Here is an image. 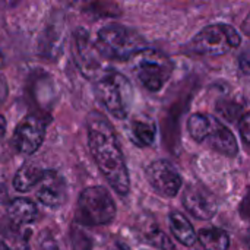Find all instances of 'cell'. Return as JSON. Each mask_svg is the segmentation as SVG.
Segmentation results:
<instances>
[{"instance_id": "6da1fadb", "label": "cell", "mask_w": 250, "mask_h": 250, "mask_svg": "<svg viewBox=\"0 0 250 250\" xmlns=\"http://www.w3.org/2000/svg\"><path fill=\"white\" fill-rule=\"evenodd\" d=\"M88 145L89 151L110 186L122 196L130 190L129 171L122 148L111 125L98 113L88 117Z\"/></svg>"}, {"instance_id": "7a4b0ae2", "label": "cell", "mask_w": 250, "mask_h": 250, "mask_svg": "<svg viewBox=\"0 0 250 250\" xmlns=\"http://www.w3.org/2000/svg\"><path fill=\"white\" fill-rule=\"evenodd\" d=\"M94 44L103 59L108 60H129L145 48V40L139 32L117 23L101 28Z\"/></svg>"}, {"instance_id": "3957f363", "label": "cell", "mask_w": 250, "mask_h": 250, "mask_svg": "<svg viewBox=\"0 0 250 250\" xmlns=\"http://www.w3.org/2000/svg\"><path fill=\"white\" fill-rule=\"evenodd\" d=\"M95 92L98 101L114 119L123 120L129 116L133 103V88L125 75L113 69L107 70L97 81Z\"/></svg>"}, {"instance_id": "277c9868", "label": "cell", "mask_w": 250, "mask_h": 250, "mask_svg": "<svg viewBox=\"0 0 250 250\" xmlns=\"http://www.w3.org/2000/svg\"><path fill=\"white\" fill-rule=\"evenodd\" d=\"M190 136L196 142H207L212 149L227 157H236L239 145L236 136L217 117L204 113H193L188 120Z\"/></svg>"}, {"instance_id": "5b68a950", "label": "cell", "mask_w": 250, "mask_h": 250, "mask_svg": "<svg viewBox=\"0 0 250 250\" xmlns=\"http://www.w3.org/2000/svg\"><path fill=\"white\" fill-rule=\"evenodd\" d=\"M129 60L139 82L151 92L160 91L173 73L171 59L155 48L145 47Z\"/></svg>"}, {"instance_id": "8992f818", "label": "cell", "mask_w": 250, "mask_h": 250, "mask_svg": "<svg viewBox=\"0 0 250 250\" xmlns=\"http://www.w3.org/2000/svg\"><path fill=\"white\" fill-rule=\"evenodd\" d=\"M116 212L110 192L101 186H92L79 195L75 220L82 226H105L116 218Z\"/></svg>"}, {"instance_id": "52a82bcc", "label": "cell", "mask_w": 250, "mask_h": 250, "mask_svg": "<svg viewBox=\"0 0 250 250\" xmlns=\"http://www.w3.org/2000/svg\"><path fill=\"white\" fill-rule=\"evenodd\" d=\"M242 38L236 28L227 23H214L205 26L190 41V50L196 54L217 57L239 47Z\"/></svg>"}, {"instance_id": "ba28073f", "label": "cell", "mask_w": 250, "mask_h": 250, "mask_svg": "<svg viewBox=\"0 0 250 250\" xmlns=\"http://www.w3.org/2000/svg\"><path fill=\"white\" fill-rule=\"evenodd\" d=\"M73 57L78 69L88 79L98 81L108 70H104V59L83 28H78L73 32Z\"/></svg>"}, {"instance_id": "9c48e42d", "label": "cell", "mask_w": 250, "mask_h": 250, "mask_svg": "<svg viewBox=\"0 0 250 250\" xmlns=\"http://www.w3.org/2000/svg\"><path fill=\"white\" fill-rule=\"evenodd\" d=\"M145 176L155 192L166 198H174L182 188V176L179 170L167 160L152 161L145 168Z\"/></svg>"}, {"instance_id": "30bf717a", "label": "cell", "mask_w": 250, "mask_h": 250, "mask_svg": "<svg viewBox=\"0 0 250 250\" xmlns=\"http://www.w3.org/2000/svg\"><path fill=\"white\" fill-rule=\"evenodd\" d=\"M45 136V122L37 116H26L15 129L13 146L23 155L34 154Z\"/></svg>"}, {"instance_id": "8fae6325", "label": "cell", "mask_w": 250, "mask_h": 250, "mask_svg": "<svg viewBox=\"0 0 250 250\" xmlns=\"http://www.w3.org/2000/svg\"><path fill=\"white\" fill-rule=\"evenodd\" d=\"M182 202L188 212L198 220H211L218 209L215 196L201 185H189L183 192Z\"/></svg>"}, {"instance_id": "7c38bea8", "label": "cell", "mask_w": 250, "mask_h": 250, "mask_svg": "<svg viewBox=\"0 0 250 250\" xmlns=\"http://www.w3.org/2000/svg\"><path fill=\"white\" fill-rule=\"evenodd\" d=\"M37 198L45 207H62L67 199V186L64 179L54 170H44L37 186Z\"/></svg>"}, {"instance_id": "4fadbf2b", "label": "cell", "mask_w": 250, "mask_h": 250, "mask_svg": "<svg viewBox=\"0 0 250 250\" xmlns=\"http://www.w3.org/2000/svg\"><path fill=\"white\" fill-rule=\"evenodd\" d=\"M37 215H38L37 207L29 199L18 198L7 205V217L15 227L31 224L32 221H35Z\"/></svg>"}, {"instance_id": "5bb4252c", "label": "cell", "mask_w": 250, "mask_h": 250, "mask_svg": "<svg viewBox=\"0 0 250 250\" xmlns=\"http://www.w3.org/2000/svg\"><path fill=\"white\" fill-rule=\"evenodd\" d=\"M130 135L139 146H149L155 141L157 125L148 116H138L130 123Z\"/></svg>"}, {"instance_id": "9a60e30c", "label": "cell", "mask_w": 250, "mask_h": 250, "mask_svg": "<svg viewBox=\"0 0 250 250\" xmlns=\"http://www.w3.org/2000/svg\"><path fill=\"white\" fill-rule=\"evenodd\" d=\"M42 174H44V168L35 166L34 163H25L15 174V179H13L15 190L25 193V192L37 188Z\"/></svg>"}, {"instance_id": "2e32d148", "label": "cell", "mask_w": 250, "mask_h": 250, "mask_svg": "<svg viewBox=\"0 0 250 250\" xmlns=\"http://www.w3.org/2000/svg\"><path fill=\"white\" fill-rule=\"evenodd\" d=\"M168 224L173 236L185 246L190 248L196 242V233L189 220L180 212H171L168 215Z\"/></svg>"}, {"instance_id": "e0dca14e", "label": "cell", "mask_w": 250, "mask_h": 250, "mask_svg": "<svg viewBox=\"0 0 250 250\" xmlns=\"http://www.w3.org/2000/svg\"><path fill=\"white\" fill-rule=\"evenodd\" d=\"M205 250H227L230 246V237L227 231L221 229H204L196 236Z\"/></svg>"}, {"instance_id": "ac0fdd59", "label": "cell", "mask_w": 250, "mask_h": 250, "mask_svg": "<svg viewBox=\"0 0 250 250\" xmlns=\"http://www.w3.org/2000/svg\"><path fill=\"white\" fill-rule=\"evenodd\" d=\"M1 242L7 250H31L26 236L21 233L18 227L6 230Z\"/></svg>"}, {"instance_id": "d6986e66", "label": "cell", "mask_w": 250, "mask_h": 250, "mask_svg": "<svg viewBox=\"0 0 250 250\" xmlns=\"http://www.w3.org/2000/svg\"><path fill=\"white\" fill-rule=\"evenodd\" d=\"M145 237L151 246L157 248L158 250H177L171 239L160 229H151L149 231H146Z\"/></svg>"}, {"instance_id": "ffe728a7", "label": "cell", "mask_w": 250, "mask_h": 250, "mask_svg": "<svg viewBox=\"0 0 250 250\" xmlns=\"http://www.w3.org/2000/svg\"><path fill=\"white\" fill-rule=\"evenodd\" d=\"M217 108H218V113H220L221 116H224L226 119H229V120H233L234 116L240 114V107H239L236 103L224 101V103H220V104L217 105Z\"/></svg>"}, {"instance_id": "44dd1931", "label": "cell", "mask_w": 250, "mask_h": 250, "mask_svg": "<svg viewBox=\"0 0 250 250\" xmlns=\"http://www.w3.org/2000/svg\"><path fill=\"white\" fill-rule=\"evenodd\" d=\"M239 129H240V135L243 138V142L245 145H248L250 141L249 136V114L248 113H243L240 120H239Z\"/></svg>"}, {"instance_id": "7402d4cb", "label": "cell", "mask_w": 250, "mask_h": 250, "mask_svg": "<svg viewBox=\"0 0 250 250\" xmlns=\"http://www.w3.org/2000/svg\"><path fill=\"white\" fill-rule=\"evenodd\" d=\"M7 91H9V88H7V82H6V79H4L3 76H0V104L6 100V97H7Z\"/></svg>"}, {"instance_id": "603a6c76", "label": "cell", "mask_w": 250, "mask_h": 250, "mask_svg": "<svg viewBox=\"0 0 250 250\" xmlns=\"http://www.w3.org/2000/svg\"><path fill=\"white\" fill-rule=\"evenodd\" d=\"M4 133H6V119L0 114V141L4 136Z\"/></svg>"}, {"instance_id": "cb8c5ba5", "label": "cell", "mask_w": 250, "mask_h": 250, "mask_svg": "<svg viewBox=\"0 0 250 250\" xmlns=\"http://www.w3.org/2000/svg\"><path fill=\"white\" fill-rule=\"evenodd\" d=\"M242 64H243V72L245 73H248V70H249V64H248V54L245 53L243 54V57H242Z\"/></svg>"}, {"instance_id": "d4e9b609", "label": "cell", "mask_w": 250, "mask_h": 250, "mask_svg": "<svg viewBox=\"0 0 250 250\" xmlns=\"http://www.w3.org/2000/svg\"><path fill=\"white\" fill-rule=\"evenodd\" d=\"M0 250H7L6 249V246L3 245V242H1V240H0Z\"/></svg>"}, {"instance_id": "484cf974", "label": "cell", "mask_w": 250, "mask_h": 250, "mask_svg": "<svg viewBox=\"0 0 250 250\" xmlns=\"http://www.w3.org/2000/svg\"><path fill=\"white\" fill-rule=\"evenodd\" d=\"M3 66V56H1V53H0V67Z\"/></svg>"}]
</instances>
